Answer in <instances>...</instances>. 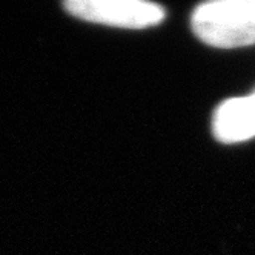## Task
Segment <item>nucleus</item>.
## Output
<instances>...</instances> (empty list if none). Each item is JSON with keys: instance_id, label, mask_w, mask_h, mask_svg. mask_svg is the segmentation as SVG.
Instances as JSON below:
<instances>
[{"instance_id": "1", "label": "nucleus", "mask_w": 255, "mask_h": 255, "mask_svg": "<svg viewBox=\"0 0 255 255\" xmlns=\"http://www.w3.org/2000/svg\"><path fill=\"white\" fill-rule=\"evenodd\" d=\"M198 40L208 46L234 49L255 45V0H212L191 15Z\"/></svg>"}, {"instance_id": "2", "label": "nucleus", "mask_w": 255, "mask_h": 255, "mask_svg": "<svg viewBox=\"0 0 255 255\" xmlns=\"http://www.w3.org/2000/svg\"><path fill=\"white\" fill-rule=\"evenodd\" d=\"M65 9L76 19L125 29H146L166 17L163 6L143 0H69Z\"/></svg>"}, {"instance_id": "3", "label": "nucleus", "mask_w": 255, "mask_h": 255, "mask_svg": "<svg viewBox=\"0 0 255 255\" xmlns=\"http://www.w3.org/2000/svg\"><path fill=\"white\" fill-rule=\"evenodd\" d=\"M212 135L223 144L255 138V89L222 102L212 114Z\"/></svg>"}]
</instances>
